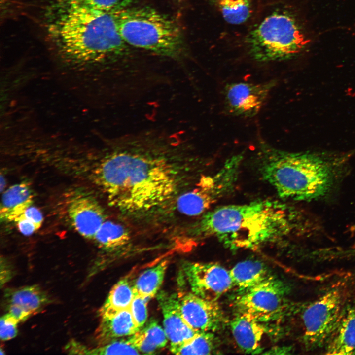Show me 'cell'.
Here are the masks:
<instances>
[{
  "label": "cell",
  "mask_w": 355,
  "mask_h": 355,
  "mask_svg": "<svg viewBox=\"0 0 355 355\" xmlns=\"http://www.w3.org/2000/svg\"><path fill=\"white\" fill-rule=\"evenodd\" d=\"M190 147L178 134L155 129L107 139L92 178L120 211L149 213L178 194L185 170L197 160Z\"/></svg>",
  "instance_id": "cell-1"
},
{
  "label": "cell",
  "mask_w": 355,
  "mask_h": 355,
  "mask_svg": "<svg viewBox=\"0 0 355 355\" xmlns=\"http://www.w3.org/2000/svg\"><path fill=\"white\" fill-rule=\"evenodd\" d=\"M50 29L62 62L59 77L83 99L103 98L118 78L111 66L127 51L112 11L64 4Z\"/></svg>",
  "instance_id": "cell-2"
},
{
  "label": "cell",
  "mask_w": 355,
  "mask_h": 355,
  "mask_svg": "<svg viewBox=\"0 0 355 355\" xmlns=\"http://www.w3.org/2000/svg\"><path fill=\"white\" fill-rule=\"evenodd\" d=\"M293 213L278 201L226 205L207 211L192 226L195 238H216L232 249L253 248L277 240L294 227Z\"/></svg>",
  "instance_id": "cell-3"
},
{
  "label": "cell",
  "mask_w": 355,
  "mask_h": 355,
  "mask_svg": "<svg viewBox=\"0 0 355 355\" xmlns=\"http://www.w3.org/2000/svg\"><path fill=\"white\" fill-rule=\"evenodd\" d=\"M257 156L263 178L282 198L316 200L326 195L334 184L333 165L323 154L286 151L261 142Z\"/></svg>",
  "instance_id": "cell-4"
},
{
  "label": "cell",
  "mask_w": 355,
  "mask_h": 355,
  "mask_svg": "<svg viewBox=\"0 0 355 355\" xmlns=\"http://www.w3.org/2000/svg\"><path fill=\"white\" fill-rule=\"evenodd\" d=\"M112 12L127 45L174 59L182 56L181 33L169 17L146 6L122 5Z\"/></svg>",
  "instance_id": "cell-5"
},
{
  "label": "cell",
  "mask_w": 355,
  "mask_h": 355,
  "mask_svg": "<svg viewBox=\"0 0 355 355\" xmlns=\"http://www.w3.org/2000/svg\"><path fill=\"white\" fill-rule=\"evenodd\" d=\"M309 40L290 13L277 11L264 18L247 36L250 56L261 63L291 59L306 47Z\"/></svg>",
  "instance_id": "cell-6"
},
{
  "label": "cell",
  "mask_w": 355,
  "mask_h": 355,
  "mask_svg": "<svg viewBox=\"0 0 355 355\" xmlns=\"http://www.w3.org/2000/svg\"><path fill=\"white\" fill-rule=\"evenodd\" d=\"M343 303V292L334 288L304 309L302 315L303 340L307 349H315L327 343L341 319Z\"/></svg>",
  "instance_id": "cell-7"
},
{
  "label": "cell",
  "mask_w": 355,
  "mask_h": 355,
  "mask_svg": "<svg viewBox=\"0 0 355 355\" xmlns=\"http://www.w3.org/2000/svg\"><path fill=\"white\" fill-rule=\"evenodd\" d=\"M287 288L273 276L241 294L235 305L239 313L261 321L276 318L284 309Z\"/></svg>",
  "instance_id": "cell-8"
},
{
  "label": "cell",
  "mask_w": 355,
  "mask_h": 355,
  "mask_svg": "<svg viewBox=\"0 0 355 355\" xmlns=\"http://www.w3.org/2000/svg\"><path fill=\"white\" fill-rule=\"evenodd\" d=\"M182 272L190 291L207 300L216 301L233 285L230 271L213 262H185Z\"/></svg>",
  "instance_id": "cell-9"
},
{
  "label": "cell",
  "mask_w": 355,
  "mask_h": 355,
  "mask_svg": "<svg viewBox=\"0 0 355 355\" xmlns=\"http://www.w3.org/2000/svg\"><path fill=\"white\" fill-rule=\"evenodd\" d=\"M276 84V80L260 83L239 82L226 84L222 90L225 110L233 116H255Z\"/></svg>",
  "instance_id": "cell-10"
},
{
  "label": "cell",
  "mask_w": 355,
  "mask_h": 355,
  "mask_svg": "<svg viewBox=\"0 0 355 355\" xmlns=\"http://www.w3.org/2000/svg\"><path fill=\"white\" fill-rule=\"evenodd\" d=\"M66 212L71 226L82 237L93 239L105 220L103 207L90 193L73 191L66 200Z\"/></svg>",
  "instance_id": "cell-11"
},
{
  "label": "cell",
  "mask_w": 355,
  "mask_h": 355,
  "mask_svg": "<svg viewBox=\"0 0 355 355\" xmlns=\"http://www.w3.org/2000/svg\"><path fill=\"white\" fill-rule=\"evenodd\" d=\"M178 295L182 316L193 330L213 332L222 326L225 319L216 301L205 299L191 291Z\"/></svg>",
  "instance_id": "cell-12"
},
{
  "label": "cell",
  "mask_w": 355,
  "mask_h": 355,
  "mask_svg": "<svg viewBox=\"0 0 355 355\" xmlns=\"http://www.w3.org/2000/svg\"><path fill=\"white\" fill-rule=\"evenodd\" d=\"M157 299L163 315V328L170 343V350L189 341L199 333L191 328L184 320L178 294L161 291L158 293Z\"/></svg>",
  "instance_id": "cell-13"
},
{
  "label": "cell",
  "mask_w": 355,
  "mask_h": 355,
  "mask_svg": "<svg viewBox=\"0 0 355 355\" xmlns=\"http://www.w3.org/2000/svg\"><path fill=\"white\" fill-rule=\"evenodd\" d=\"M233 336L238 347L248 354H258L262 351L261 341L265 328L254 318L239 313L231 322Z\"/></svg>",
  "instance_id": "cell-14"
},
{
  "label": "cell",
  "mask_w": 355,
  "mask_h": 355,
  "mask_svg": "<svg viewBox=\"0 0 355 355\" xmlns=\"http://www.w3.org/2000/svg\"><path fill=\"white\" fill-rule=\"evenodd\" d=\"M139 330L130 312L126 309L109 317H102L95 333L99 346L130 336Z\"/></svg>",
  "instance_id": "cell-15"
},
{
  "label": "cell",
  "mask_w": 355,
  "mask_h": 355,
  "mask_svg": "<svg viewBox=\"0 0 355 355\" xmlns=\"http://www.w3.org/2000/svg\"><path fill=\"white\" fill-rule=\"evenodd\" d=\"M327 355L355 354V307L344 311L332 335L327 342Z\"/></svg>",
  "instance_id": "cell-16"
},
{
  "label": "cell",
  "mask_w": 355,
  "mask_h": 355,
  "mask_svg": "<svg viewBox=\"0 0 355 355\" xmlns=\"http://www.w3.org/2000/svg\"><path fill=\"white\" fill-rule=\"evenodd\" d=\"M33 202V193L28 183L21 182L10 186L2 196L1 220L13 222Z\"/></svg>",
  "instance_id": "cell-17"
},
{
  "label": "cell",
  "mask_w": 355,
  "mask_h": 355,
  "mask_svg": "<svg viewBox=\"0 0 355 355\" xmlns=\"http://www.w3.org/2000/svg\"><path fill=\"white\" fill-rule=\"evenodd\" d=\"M229 271L233 285L238 288L241 294L272 276L267 267L257 260L240 262Z\"/></svg>",
  "instance_id": "cell-18"
},
{
  "label": "cell",
  "mask_w": 355,
  "mask_h": 355,
  "mask_svg": "<svg viewBox=\"0 0 355 355\" xmlns=\"http://www.w3.org/2000/svg\"><path fill=\"white\" fill-rule=\"evenodd\" d=\"M127 339L140 353L144 354L156 353L169 341L164 328L155 320L149 321Z\"/></svg>",
  "instance_id": "cell-19"
},
{
  "label": "cell",
  "mask_w": 355,
  "mask_h": 355,
  "mask_svg": "<svg viewBox=\"0 0 355 355\" xmlns=\"http://www.w3.org/2000/svg\"><path fill=\"white\" fill-rule=\"evenodd\" d=\"M4 300L6 306H18L33 315L39 312L49 302V299L39 286L33 285L7 290Z\"/></svg>",
  "instance_id": "cell-20"
},
{
  "label": "cell",
  "mask_w": 355,
  "mask_h": 355,
  "mask_svg": "<svg viewBox=\"0 0 355 355\" xmlns=\"http://www.w3.org/2000/svg\"><path fill=\"white\" fill-rule=\"evenodd\" d=\"M134 296L133 284L126 278L120 280L111 288L100 308V317L111 316L129 309Z\"/></svg>",
  "instance_id": "cell-21"
},
{
  "label": "cell",
  "mask_w": 355,
  "mask_h": 355,
  "mask_svg": "<svg viewBox=\"0 0 355 355\" xmlns=\"http://www.w3.org/2000/svg\"><path fill=\"white\" fill-rule=\"evenodd\" d=\"M168 265L166 260L142 272L133 284L135 294L149 299L155 296L162 284Z\"/></svg>",
  "instance_id": "cell-22"
},
{
  "label": "cell",
  "mask_w": 355,
  "mask_h": 355,
  "mask_svg": "<svg viewBox=\"0 0 355 355\" xmlns=\"http://www.w3.org/2000/svg\"><path fill=\"white\" fill-rule=\"evenodd\" d=\"M93 240L99 248L110 251L126 245L130 240V235L123 225L108 220L102 224Z\"/></svg>",
  "instance_id": "cell-23"
},
{
  "label": "cell",
  "mask_w": 355,
  "mask_h": 355,
  "mask_svg": "<svg viewBox=\"0 0 355 355\" xmlns=\"http://www.w3.org/2000/svg\"><path fill=\"white\" fill-rule=\"evenodd\" d=\"M215 345V338L213 332H203L170 351L177 355H207L213 352Z\"/></svg>",
  "instance_id": "cell-24"
},
{
  "label": "cell",
  "mask_w": 355,
  "mask_h": 355,
  "mask_svg": "<svg viewBox=\"0 0 355 355\" xmlns=\"http://www.w3.org/2000/svg\"><path fill=\"white\" fill-rule=\"evenodd\" d=\"M219 5L223 17L230 24H242L250 15L249 0H219Z\"/></svg>",
  "instance_id": "cell-25"
},
{
  "label": "cell",
  "mask_w": 355,
  "mask_h": 355,
  "mask_svg": "<svg viewBox=\"0 0 355 355\" xmlns=\"http://www.w3.org/2000/svg\"><path fill=\"white\" fill-rule=\"evenodd\" d=\"M141 354L127 340L118 339L94 349L83 346V355H138Z\"/></svg>",
  "instance_id": "cell-26"
},
{
  "label": "cell",
  "mask_w": 355,
  "mask_h": 355,
  "mask_svg": "<svg viewBox=\"0 0 355 355\" xmlns=\"http://www.w3.org/2000/svg\"><path fill=\"white\" fill-rule=\"evenodd\" d=\"M149 299L135 294L130 307L133 318L140 329L145 324L147 319V305Z\"/></svg>",
  "instance_id": "cell-27"
},
{
  "label": "cell",
  "mask_w": 355,
  "mask_h": 355,
  "mask_svg": "<svg viewBox=\"0 0 355 355\" xmlns=\"http://www.w3.org/2000/svg\"><path fill=\"white\" fill-rule=\"evenodd\" d=\"M64 4L88 7L111 11L122 5L124 0H63Z\"/></svg>",
  "instance_id": "cell-28"
},
{
  "label": "cell",
  "mask_w": 355,
  "mask_h": 355,
  "mask_svg": "<svg viewBox=\"0 0 355 355\" xmlns=\"http://www.w3.org/2000/svg\"><path fill=\"white\" fill-rule=\"evenodd\" d=\"M19 321L10 314L7 313L0 318V339L6 341L14 338L17 333Z\"/></svg>",
  "instance_id": "cell-29"
},
{
  "label": "cell",
  "mask_w": 355,
  "mask_h": 355,
  "mask_svg": "<svg viewBox=\"0 0 355 355\" xmlns=\"http://www.w3.org/2000/svg\"><path fill=\"white\" fill-rule=\"evenodd\" d=\"M13 222L15 223L19 231L26 236L33 234L39 229L33 222L21 216L17 217Z\"/></svg>",
  "instance_id": "cell-30"
},
{
  "label": "cell",
  "mask_w": 355,
  "mask_h": 355,
  "mask_svg": "<svg viewBox=\"0 0 355 355\" xmlns=\"http://www.w3.org/2000/svg\"><path fill=\"white\" fill-rule=\"evenodd\" d=\"M19 216L23 217L30 220L39 228L41 227L43 221L42 213L38 209L32 205L26 209Z\"/></svg>",
  "instance_id": "cell-31"
},
{
  "label": "cell",
  "mask_w": 355,
  "mask_h": 355,
  "mask_svg": "<svg viewBox=\"0 0 355 355\" xmlns=\"http://www.w3.org/2000/svg\"><path fill=\"white\" fill-rule=\"evenodd\" d=\"M4 183H5L4 178H3L2 176L1 175V176H0V190H1V191H2L4 187Z\"/></svg>",
  "instance_id": "cell-32"
},
{
  "label": "cell",
  "mask_w": 355,
  "mask_h": 355,
  "mask_svg": "<svg viewBox=\"0 0 355 355\" xmlns=\"http://www.w3.org/2000/svg\"></svg>",
  "instance_id": "cell-33"
}]
</instances>
